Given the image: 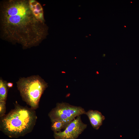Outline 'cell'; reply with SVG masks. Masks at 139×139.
<instances>
[{"instance_id": "obj_1", "label": "cell", "mask_w": 139, "mask_h": 139, "mask_svg": "<svg viewBox=\"0 0 139 139\" xmlns=\"http://www.w3.org/2000/svg\"><path fill=\"white\" fill-rule=\"evenodd\" d=\"M45 23L31 11L29 0H5L0 3V37L23 49L38 45L48 34Z\"/></svg>"}, {"instance_id": "obj_2", "label": "cell", "mask_w": 139, "mask_h": 139, "mask_svg": "<svg viewBox=\"0 0 139 139\" xmlns=\"http://www.w3.org/2000/svg\"><path fill=\"white\" fill-rule=\"evenodd\" d=\"M37 119L35 110L16 103L14 109L0 118V129L10 137L23 136L32 131Z\"/></svg>"}, {"instance_id": "obj_3", "label": "cell", "mask_w": 139, "mask_h": 139, "mask_svg": "<svg viewBox=\"0 0 139 139\" xmlns=\"http://www.w3.org/2000/svg\"><path fill=\"white\" fill-rule=\"evenodd\" d=\"M16 83L23 101L32 109H37L41 97L48 86V84L39 75L21 77Z\"/></svg>"}, {"instance_id": "obj_4", "label": "cell", "mask_w": 139, "mask_h": 139, "mask_svg": "<svg viewBox=\"0 0 139 139\" xmlns=\"http://www.w3.org/2000/svg\"><path fill=\"white\" fill-rule=\"evenodd\" d=\"M84 109L80 106L72 105L66 102L57 103L56 107L48 114L51 122L60 121L68 125L76 117L85 114Z\"/></svg>"}, {"instance_id": "obj_5", "label": "cell", "mask_w": 139, "mask_h": 139, "mask_svg": "<svg viewBox=\"0 0 139 139\" xmlns=\"http://www.w3.org/2000/svg\"><path fill=\"white\" fill-rule=\"evenodd\" d=\"M87 127V124L82 122L79 116L72 121L64 131L54 132V136L55 139H76Z\"/></svg>"}, {"instance_id": "obj_6", "label": "cell", "mask_w": 139, "mask_h": 139, "mask_svg": "<svg viewBox=\"0 0 139 139\" xmlns=\"http://www.w3.org/2000/svg\"><path fill=\"white\" fill-rule=\"evenodd\" d=\"M85 114L88 118L90 123L93 127L98 130L102 125L105 119V116L98 111L90 110L86 112Z\"/></svg>"}, {"instance_id": "obj_7", "label": "cell", "mask_w": 139, "mask_h": 139, "mask_svg": "<svg viewBox=\"0 0 139 139\" xmlns=\"http://www.w3.org/2000/svg\"><path fill=\"white\" fill-rule=\"evenodd\" d=\"M30 9L36 18L39 20L45 23L43 8L41 4L35 0H29Z\"/></svg>"}, {"instance_id": "obj_8", "label": "cell", "mask_w": 139, "mask_h": 139, "mask_svg": "<svg viewBox=\"0 0 139 139\" xmlns=\"http://www.w3.org/2000/svg\"><path fill=\"white\" fill-rule=\"evenodd\" d=\"M7 82L0 79V101H6L7 99L9 88L7 85Z\"/></svg>"}, {"instance_id": "obj_9", "label": "cell", "mask_w": 139, "mask_h": 139, "mask_svg": "<svg viewBox=\"0 0 139 139\" xmlns=\"http://www.w3.org/2000/svg\"><path fill=\"white\" fill-rule=\"evenodd\" d=\"M51 122V128L54 132H61L62 129H65L68 125L65 123L60 121H54Z\"/></svg>"}, {"instance_id": "obj_10", "label": "cell", "mask_w": 139, "mask_h": 139, "mask_svg": "<svg viewBox=\"0 0 139 139\" xmlns=\"http://www.w3.org/2000/svg\"><path fill=\"white\" fill-rule=\"evenodd\" d=\"M6 101H0V117H2L5 115L6 110Z\"/></svg>"}, {"instance_id": "obj_11", "label": "cell", "mask_w": 139, "mask_h": 139, "mask_svg": "<svg viewBox=\"0 0 139 139\" xmlns=\"http://www.w3.org/2000/svg\"><path fill=\"white\" fill-rule=\"evenodd\" d=\"M6 84L9 88L12 87L13 86V83L11 82H7Z\"/></svg>"}, {"instance_id": "obj_12", "label": "cell", "mask_w": 139, "mask_h": 139, "mask_svg": "<svg viewBox=\"0 0 139 139\" xmlns=\"http://www.w3.org/2000/svg\"><path fill=\"white\" fill-rule=\"evenodd\" d=\"M124 27H126V26H124Z\"/></svg>"}]
</instances>
